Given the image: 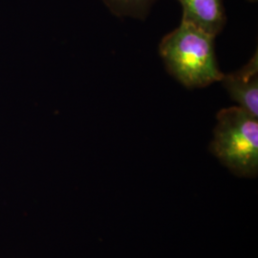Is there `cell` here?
<instances>
[{"instance_id":"277c9868","label":"cell","mask_w":258,"mask_h":258,"mask_svg":"<svg viewBox=\"0 0 258 258\" xmlns=\"http://www.w3.org/2000/svg\"><path fill=\"white\" fill-rule=\"evenodd\" d=\"M183 8L182 21L216 37L226 24L223 0H177Z\"/></svg>"},{"instance_id":"7a4b0ae2","label":"cell","mask_w":258,"mask_h":258,"mask_svg":"<svg viewBox=\"0 0 258 258\" xmlns=\"http://www.w3.org/2000/svg\"><path fill=\"white\" fill-rule=\"evenodd\" d=\"M211 150L236 175L254 177L258 171V120L239 106L217 114Z\"/></svg>"},{"instance_id":"6da1fadb","label":"cell","mask_w":258,"mask_h":258,"mask_svg":"<svg viewBox=\"0 0 258 258\" xmlns=\"http://www.w3.org/2000/svg\"><path fill=\"white\" fill-rule=\"evenodd\" d=\"M214 38L192 24L181 21L159 46L168 73L189 89L220 82L224 74L215 55Z\"/></svg>"},{"instance_id":"52a82bcc","label":"cell","mask_w":258,"mask_h":258,"mask_svg":"<svg viewBox=\"0 0 258 258\" xmlns=\"http://www.w3.org/2000/svg\"><path fill=\"white\" fill-rule=\"evenodd\" d=\"M21 258H23V257H21Z\"/></svg>"},{"instance_id":"3957f363","label":"cell","mask_w":258,"mask_h":258,"mask_svg":"<svg viewBox=\"0 0 258 258\" xmlns=\"http://www.w3.org/2000/svg\"><path fill=\"white\" fill-rule=\"evenodd\" d=\"M220 82L239 107L258 118L257 51L238 71L223 75Z\"/></svg>"},{"instance_id":"5b68a950","label":"cell","mask_w":258,"mask_h":258,"mask_svg":"<svg viewBox=\"0 0 258 258\" xmlns=\"http://www.w3.org/2000/svg\"><path fill=\"white\" fill-rule=\"evenodd\" d=\"M117 17L145 19L157 0H102Z\"/></svg>"},{"instance_id":"8992f818","label":"cell","mask_w":258,"mask_h":258,"mask_svg":"<svg viewBox=\"0 0 258 258\" xmlns=\"http://www.w3.org/2000/svg\"><path fill=\"white\" fill-rule=\"evenodd\" d=\"M249 1H256V0H249Z\"/></svg>"}]
</instances>
